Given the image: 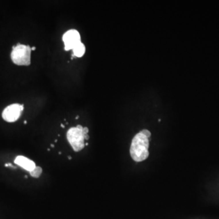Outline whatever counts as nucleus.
<instances>
[{
    "label": "nucleus",
    "instance_id": "obj_4",
    "mask_svg": "<svg viewBox=\"0 0 219 219\" xmlns=\"http://www.w3.org/2000/svg\"><path fill=\"white\" fill-rule=\"evenodd\" d=\"M23 105L14 103L5 108L2 113V117L4 121L8 122H13L17 121L23 111Z\"/></svg>",
    "mask_w": 219,
    "mask_h": 219
},
{
    "label": "nucleus",
    "instance_id": "obj_1",
    "mask_svg": "<svg viewBox=\"0 0 219 219\" xmlns=\"http://www.w3.org/2000/svg\"><path fill=\"white\" fill-rule=\"evenodd\" d=\"M149 138L141 132L137 134L130 146V152L132 159L137 162H141L147 159L149 155Z\"/></svg>",
    "mask_w": 219,
    "mask_h": 219
},
{
    "label": "nucleus",
    "instance_id": "obj_13",
    "mask_svg": "<svg viewBox=\"0 0 219 219\" xmlns=\"http://www.w3.org/2000/svg\"><path fill=\"white\" fill-rule=\"evenodd\" d=\"M5 166H6V167H8V166H12V167H13V166L11 164H10V163L6 164H5Z\"/></svg>",
    "mask_w": 219,
    "mask_h": 219
},
{
    "label": "nucleus",
    "instance_id": "obj_5",
    "mask_svg": "<svg viewBox=\"0 0 219 219\" xmlns=\"http://www.w3.org/2000/svg\"><path fill=\"white\" fill-rule=\"evenodd\" d=\"M63 41L65 44V49H72L77 44L81 42L80 35L77 30L71 29L68 30L63 35Z\"/></svg>",
    "mask_w": 219,
    "mask_h": 219
},
{
    "label": "nucleus",
    "instance_id": "obj_19",
    "mask_svg": "<svg viewBox=\"0 0 219 219\" xmlns=\"http://www.w3.org/2000/svg\"><path fill=\"white\" fill-rule=\"evenodd\" d=\"M71 156H69V160H71Z\"/></svg>",
    "mask_w": 219,
    "mask_h": 219
},
{
    "label": "nucleus",
    "instance_id": "obj_15",
    "mask_svg": "<svg viewBox=\"0 0 219 219\" xmlns=\"http://www.w3.org/2000/svg\"><path fill=\"white\" fill-rule=\"evenodd\" d=\"M61 127H63V128H65V126H64V124H61Z\"/></svg>",
    "mask_w": 219,
    "mask_h": 219
},
{
    "label": "nucleus",
    "instance_id": "obj_7",
    "mask_svg": "<svg viewBox=\"0 0 219 219\" xmlns=\"http://www.w3.org/2000/svg\"><path fill=\"white\" fill-rule=\"evenodd\" d=\"M72 51L73 55L77 57H81L84 55L85 53V46L84 44L80 42L74 47V48L72 49Z\"/></svg>",
    "mask_w": 219,
    "mask_h": 219
},
{
    "label": "nucleus",
    "instance_id": "obj_14",
    "mask_svg": "<svg viewBox=\"0 0 219 219\" xmlns=\"http://www.w3.org/2000/svg\"><path fill=\"white\" fill-rule=\"evenodd\" d=\"M35 49H36V48H35V47H32V48H31V50H32V51H34V50H35Z\"/></svg>",
    "mask_w": 219,
    "mask_h": 219
},
{
    "label": "nucleus",
    "instance_id": "obj_6",
    "mask_svg": "<svg viewBox=\"0 0 219 219\" xmlns=\"http://www.w3.org/2000/svg\"><path fill=\"white\" fill-rule=\"evenodd\" d=\"M14 162L15 164L20 166L21 168L29 172L34 170L36 167L35 164L33 161L29 160L24 156H18L15 159Z\"/></svg>",
    "mask_w": 219,
    "mask_h": 219
},
{
    "label": "nucleus",
    "instance_id": "obj_16",
    "mask_svg": "<svg viewBox=\"0 0 219 219\" xmlns=\"http://www.w3.org/2000/svg\"><path fill=\"white\" fill-rule=\"evenodd\" d=\"M51 146L52 147H54V144H51Z\"/></svg>",
    "mask_w": 219,
    "mask_h": 219
},
{
    "label": "nucleus",
    "instance_id": "obj_9",
    "mask_svg": "<svg viewBox=\"0 0 219 219\" xmlns=\"http://www.w3.org/2000/svg\"><path fill=\"white\" fill-rule=\"evenodd\" d=\"M140 132L142 133L144 135H145V136L146 137H147V138H149L151 136V133H150V132L148 130H145H145H142V131Z\"/></svg>",
    "mask_w": 219,
    "mask_h": 219
},
{
    "label": "nucleus",
    "instance_id": "obj_12",
    "mask_svg": "<svg viewBox=\"0 0 219 219\" xmlns=\"http://www.w3.org/2000/svg\"><path fill=\"white\" fill-rule=\"evenodd\" d=\"M89 136H88V134H86V135H84V138H85V139H89Z\"/></svg>",
    "mask_w": 219,
    "mask_h": 219
},
{
    "label": "nucleus",
    "instance_id": "obj_8",
    "mask_svg": "<svg viewBox=\"0 0 219 219\" xmlns=\"http://www.w3.org/2000/svg\"><path fill=\"white\" fill-rule=\"evenodd\" d=\"M41 174H42V169L39 166H36L34 170L30 172V175L34 178H39Z\"/></svg>",
    "mask_w": 219,
    "mask_h": 219
},
{
    "label": "nucleus",
    "instance_id": "obj_17",
    "mask_svg": "<svg viewBox=\"0 0 219 219\" xmlns=\"http://www.w3.org/2000/svg\"><path fill=\"white\" fill-rule=\"evenodd\" d=\"M79 118V116H76V119H77Z\"/></svg>",
    "mask_w": 219,
    "mask_h": 219
},
{
    "label": "nucleus",
    "instance_id": "obj_10",
    "mask_svg": "<svg viewBox=\"0 0 219 219\" xmlns=\"http://www.w3.org/2000/svg\"><path fill=\"white\" fill-rule=\"evenodd\" d=\"M88 132H89V130H88V128L87 127H83V133H84L85 135L88 134Z\"/></svg>",
    "mask_w": 219,
    "mask_h": 219
},
{
    "label": "nucleus",
    "instance_id": "obj_11",
    "mask_svg": "<svg viewBox=\"0 0 219 219\" xmlns=\"http://www.w3.org/2000/svg\"><path fill=\"white\" fill-rule=\"evenodd\" d=\"M78 129H79V130H83V127L82 126H80V125H78V126L76 127Z\"/></svg>",
    "mask_w": 219,
    "mask_h": 219
},
{
    "label": "nucleus",
    "instance_id": "obj_18",
    "mask_svg": "<svg viewBox=\"0 0 219 219\" xmlns=\"http://www.w3.org/2000/svg\"><path fill=\"white\" fill-rule=\"evenodd\" d=\"M26 123H27V121H24V124H26Z\"/></svg>",
    "mask_w": 219,
    "mask_h": 219
},
{
    "label": "nucleus",
    "instance_id": "obj_3",
    "mask_svg": "<svg viewBox=\"0 0 219 219\" xmlns=\"http://www.w3.org/2000/svg\"><path fill=\"white\" fill-rule=\"evenodd\" d=\"M84 133L83 130L72 127L67 132V139L75 152H79L85 147Z\"/></svg>",
    "mask_w": 219,
    "mask_h": 219
},
{
    "label": "nucleus",
    "instance_id": "obj_2",
    "mask_svg": "<svg viewBox=\"0 0 219 219\" xmlns=\"http://www.w3.org/2000/svg\"><path fill=\"white\" fill-rule=\"evenodd\" d=\"M31 48L29 46L18 44L13 47L11 59L17 65L28 66L30 64Z\"/></svg>",
    "mask_w": 219,
    "mask_h": 219
}]
</instances>
